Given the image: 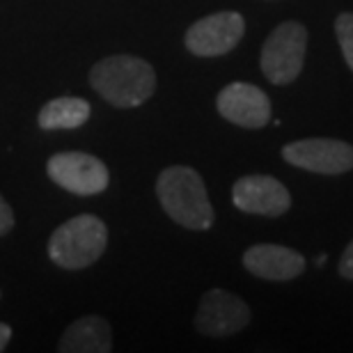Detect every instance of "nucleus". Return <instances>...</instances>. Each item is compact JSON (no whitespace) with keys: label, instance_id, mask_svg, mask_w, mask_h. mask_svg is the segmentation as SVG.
Wrapping results in <instances>:
<instances>
[{"label":"nucleus","instance_id":"nucleus-5","mask_svg":"<svg viewBox=\"0 0 353 353\" xmlns=\"http://www.w3.org/2000/svg\"><path fill=\"white\" fill-rule=\"evenodd\" d=\"M289 165L316 174H344L353 170V147L335 138H305L282 147Z\"/></svg>","mask_w":353,"mask_h":353},{"label":"nucleus","instance_id":"nucleus-12","mask_svg":"<svg viewBox=\"0 0 353 353\" xmlns=\"http://www.w3.org/2000/svg\"><path fill=\"white\" fill-rule=\"evenodd\" d=\"M110 349V326L101 316H83L74 321L58 344L60 353H108Z\"/></svg>","mask_w":353,"mask_h":353},{"label":"nucleus","instance_id":"nucleus-15","mask_svg":"<svg viewBox=\"0 0 353 353\" xmlns=\"http://www.w3.org/2000/svg\"><path fill=\"white\" fill-rule=\"evenodd\" d=\"M337 268H340V275L347 280H353V241L344 248L342 257H340V264H337Z\"/></svg>","mask_w":353,"mask_h":353},{"label":"nucleus","instance_id":"nucleus-1","mask_svg":"<svg viewBox=\"0 0 353 353\" xmlns=\"http://www.w3.org/2000/svg\"><path fill=\"white\" fill-rule=\"evenodd\" d=\"M90 85L115 108H136L154 94L157 74L136 55H108L92 67Z\"/></svg>","mask_w":353,"mask_h":353},{"label":"nucleus","instance_id":"nucleus-3","mask_svg":"<svg viewBox=\"0 0 353 353\" xmlns=\"http://www.w3.org/2000/svg\"><path fill=\"white\" fill-rule=\"evenodd\" d=\"M108 245V228L97 216L83 214L62 223L48 241V257L67 271H81L94 264Z\"/></svg>","mask_w":353,"mask_h":353},{"label":"nucleus","instance_id":"nucleus-7","mask_svg":"<svg viewBox=\"0 0 353 353\" xmlns=\"http://www.w3.org/2000/svg\"><path fill=\"white\" fill-rule=\"evenodd\" d=\"M48 176L74 195H97L108 186V168L92 154L62 152L48 159Z\"/></svg>","mask_w":353,"mask_h":353},{"label":"nucleus","instance_id":"nucleus-17","mask_svg":"<svg viewBox=\"0 0 353 353\" xmlns=\"http://www.w3.org/2000/svg\"><path fill=\"white\" fill-rule=\"evenodd\" d=\"M10 340H12V328L7 323H0V351H5Z\"/></svg>","mask_w":353,"mask_h":353},{"label":"nucleus","instance_id":"nucleus-9","mask_svg":"<svg viewBox=\"0 0 353 353\" xmlns=\"http://www.w3.org/2000/svg\"><path fill=\"white\" fill-rule=\"evenodd\" d=\"M232 202L243 214L252 216H282L292 207L287 186L268 174L241 176L232 188Z\"/></svg>","mask_w":353,"mask_h":353},{"label":"nucleus","instance_id":"nucleus-6","mask_svg":"<svg viewBox=\"0 0 353 353\" xmlns=\"http://www.w3.org/2000/svg\"><path fill=\"white\" fill-rule=\"evenodd\" d=\"M245 32V21L239 12L209 14L186 30L183 44L193 55L200 58H218L225 55L241 41Z\"/></svg>","mask_w":353,"mask_h":353},{"label":"nucleus","instance_id":"nucleus-8","mask_svg":"<svg viewBox=\"0 0 353 353\" xmlns=\"http://www.w3.org/2000/svg\"><path fill=\"white\" fill-rule=\"evenodd\" d=\"M250 323V307L225 289H209L195 314V328L207 337H228Z\"/></svg>","mask_w":353,"mask_h":353},{"label":"nucleus","instance_id":"nucleus-13","mask_svg":"<svg viewBox=\"0 0 353 353\" xmlns=\"http://www.w3.org/2000/svg\"><path fill=\"white\" fill-rule=\"evenodd\" d=\"M90 103L79 97H60L48 101L39 110L37 122L41 129L58 131V129H79L90 119Z\"/></svg>","mask_w":353,"mask_h":353},{"label":"nucleus","instance_id":"nucleus-14","mask_svg":"<svg viewBox=\"0 0 353 353\" xmlns=\"http://www.w3.org/2000/svg\"><path fill=\"white\" fill-rule=\"evenodd\" d=\"M335 32H337V41H340L344 60H347L349 69L353 72V14L351 12H344L337 17Z\"/></svg>","mask_w":353,"mask_h":353},{"label":"nucleus","instance_id":"nucleus-4","mask_svg":"<svg viewBox=\"0 0 353 353\" xmlns=\"http://www.w3.org/2000/svg\"><path fill=\"white\" fill-rule=\"evenodd\" d=\"M307 53V28L299 21H285L268 34L262 46V74L273 85H289L301 76Z\"/></svg>","mask_w":353,"mask_h":353},{"label":"nucleus","instance_id":"nucleus-10","mask_svg":"<svg viewBox=\"0 0 353 353\" xmlns=\"http://www.w3.org/2000/svg\"><path fill=\"white\" fill-rule=\"evenodd\" d=\"M218 112L243 129H262L271 122V99L250 83H230L216 99Z\"/></svg>","mask_w":353,"mask_h":353},{"label":"nucleus","instance_id":"nucleus-2","mask_svg":"<svg viewBox=\"0 0 353 353\" xmlns=\"http://www.w3.org/2000/svg\"><path fill=\"white\" fill-rule=\"evenodd\" d=\"M157 197L161 207L174 223H179L186 230H209L214 225V207L209 202L207 188L200 172L186 165L165 168L159 174Z\"/></svg>","mask_w":353,"mask_h":353},{"label":"nucleus","instance_id":"nucleus-16","mask_svg":"<svg viewBox=\"0 0 353 353\" xmlns=\"http://www.w3.org/2000/svg\"><path fill=\"white\" fill-rule=\"evenodd\" d=\"M14 228V214L10 209V204L3 200V195H0V236L7 234Z\"/></svg>","mask_w":353,"mask_h":353},{"label":"nucleus","instance_id":"nucleus-11","mask_svg":"<svg viewBox=\"0 0 353 353\" xmlns=\"http://www.w3.org/2000/svg\"><path fill=\"white\" fill-rule=\"evenodd\" d=\"M243 266L262 280L287 282L305 271V257L285 245L259 243L243 252Z\"/></svg>","mask_w":353,"mask_h":353}]
</instances>
